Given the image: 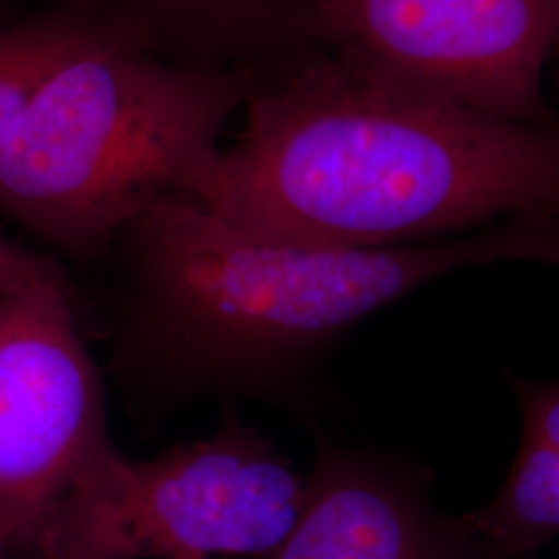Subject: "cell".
Wrapping results in <instances>:
<instances>
[{"mask_svg":"<svg viewBox=\"0 0 559 559\" xmlns=\"http://www.w3.org/2000/svg\"><path fill=\"white\" fill-rule=\"evenodd\" d=\"M222 154L218 214L267 239L399 247L559 221V133L316 52L260 81Z\"/></svg>","mask_w":559,"mask_h":559,"instance_id":"cell-1","label":"cell"},{"mask_svg":"<svg viewBox=\"0 0 559 559\" xmlns=\"http://www.w3.org/2000/svg\"><path fill=\"white\" fill-rule=\"evenodd\" d=\"M127 235L147 340L203 376L258 371L454 270L559 263V222L547 218L399 247H316L261 237L177 200L150 210Z\"/></svg>","mask_w":559,"mask_h":559,"instance_id":"cell-2","label":"cell"},{"mask_svg":"<svg viewBox=\"0 0 559 559\" xmlns=\"http://www.w3.org/2000/svg\"><path fill=\"white\" fill-rule=\"evenodd\" d=\"M260 81L119 38L87 46L41 85L4 143L0 207L83 255L166 201L218 212L222 131Z\"/></svg>","mask_w":559,"mask_h":559,"instance_id":"cell-3","label":"cell"},{"mask_svg":"<svg viewBox=\"0 0 559 559\" xmlns=\"http://www.w3.org/2000/svg\"><path fill=\"white\" fill-rule=\"evenodd\" d=\"M305 500L307 480L267 441L240 427L150 462L112 450L57 501L34 554L267 559L295 528Z\"/></svg>","mask_w":559,"mask_h":559,"instance_id":"cell-4","label":"cell"},{"mask_svg":"<svg viewBox=\"0 0 559 559\" xmlns=\"http://www.w3.org/2000/svg\"><path fill=\"white\" fill-rule=\"evenodd\" d=\"M559 0H321L316 50L498 119L547 122Z\"/></svg>","mask_w":559,"mask_h":559,"instance_id":"cell-5","label":"cell"},{"mask_svg":"<svg viewBox=\"0 0 559 559\" xmlns=\"http://www.w3.org/2000/svg\"><path fill=\"white\" fill-rule=\"evenodd\" d=\"M117 450L55 270L0 293V539L34 554L57 501Z\"/></svg>","mask_w":559,"mask_h":559,"instance_id":"cell-6","label":"cell"},{"mask_svg":"<svg viewBox=\"0 0 559 559\" xmlns=\"http://www.w3.org/2000/svg\"><path fill=\"white\" fill-rule=\"evenodd\" d=\"M321 0H64L162 59L203 69H249L261 80L316 55Z\"/></svg>","mask_w":559,"mask_h":559,"instance_id":"cell-7","label":"cell"},{"mask_svg":"<svg viewBox=\"0 0 559 559\" xmlns=\"http://www.w3.org/2000/svg\"><path fill=\"white\" fill-rule=\"evenodd\" d=\"M267 559H506L459 520L431 512L411 485L344 459L307 480L290 535Z\"/></svg>","mask_w":559,"mask_h":559,"instance_id":"cell-8","label":"cell"},{"mask_svg":"<svg viewBox=\"0 0 559 559\" xmlns=\"http://www.w3.org/2000/svg\"><path fill=\"white\" fill-rule=\"evenodd\" d=\"M460 522L506 559L522 558L559 539V448L522 440L500 493Z\"/></svg>","mask_w":559,"mask_h":559,"instance_id":"cell-9","label":"cell"},{"mask_svg":"<svg viewBox=\"0 0 559 559\" xmlns=\"http://www.w3.org/2000/svg\"><path fill=\"white\" fill-rule=\"evenodd\" d=\"M119 34L69 11L0 29V152L41 85L73 55ZM127 41V40H124Z\"/></svg>","mask_w":559,"mask_h":559,"instance_id":"cell-10","label":"cell"},{"mask_svg":"<svg viewBox=\"0 0 559 559\" xmlns=\"http://www.w3.org/2000/svg\"><path fill=\"white\" fill-rule=\"evenodd\" d=\"M520 404L524 420L522 440L559 448V383L522 385Z\"/></svg>","mask_w":559,"mask_h":559,"instance_id":"cell-11","label":"cell"},{"mask_svg":"<svg viewBox=\"0 0 559 559\" xmlns=\"http://www.w3.org/2000/svg\"><path fill=\"white\" fill-rule=\"evenodd\" d=\"M48 270H50L48 263L25 253L13 242L0 237V293L17 288L29 280L38 278Z\"/></svg>","mask_w":559,"mask_h":559,"instance_id":"cell-12","label":"cell"},{"mask_svg":"<svg viewBox=\"0 0 559 559\" xmlns=\"http://www.w3.org/2000/svg\"><path fill=\"white\" fill-rule=\"evenodd\" d=\"M7 551H9V547L4 545V540L0 539V559H7Z\"/></svg>","mask_w":559,"mask_h":559,"instance_id":"cell-13","label":"cell"}]
</instances>
